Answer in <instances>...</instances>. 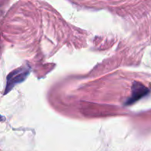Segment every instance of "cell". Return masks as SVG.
<instances>
[{
    "instance_id": "1",
    "label": "cell",
    "mask_w": 151,
    "mask_h": 151,
    "mask_svg": "<svg viewBox=\"0 0 151 151\" xmlns=\"http://www.w3.org/2000/svg\"><path fill=\"white\" fill-rule=\"evenodd\" d=\"M29 72H30L29 68L27 66H22V67L19 68V69L10 72L7 78V85L5 87L4 94L8 92L16 84L20 83L21 82L24 81Z\"/></svg>"
},
{
    "instance_id": "2",
    "label": "cell",
    "mask_w": 151,
    "mask_h": 151,
    "mask_svg": "<svg viewBox=\"0 0 151 151\" xmlns=\"http://www.w3.org/2000/svg\"><path fill=\"white\" fill-rule=\"evenodd\" d=\"M148 93L149 89L142 83L139 82H134L133 83L132 89H131V95L127 100L125 105L126 106L132 105L133 103H136L139 100L147 95Z\"/></svg>"
}]
</instances>
